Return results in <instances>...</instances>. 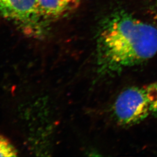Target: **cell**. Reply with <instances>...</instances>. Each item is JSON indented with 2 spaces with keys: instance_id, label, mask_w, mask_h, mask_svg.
Wrapping results in <instances>:
<instances>
[{
  "instance_id": "obj_2",
  "label": "cell",
  "mask_w": 157,
  "mask_h": 157,
  "mask_svg": "<svg viewBox=\"0 0 157 157\" xmlns=\"http://www.w3.org/2000/svg\"><path fill=\"white\" fill-rule=\"evenodd\" d=\"M0 15L27 35L42 34L43 19L37 0H0Z\"/></svg>"
},
{
  "instance_id": "obj_5",
  "label": "cell",
  "mask_w": 157,
  "mask_h": 157,
  "mask_svg": "<svg viewBox=\"0 0 157 157\" xmlns=\"http://www.w3.org/2000/svg\"><path fill=\"white\" fill-rule=\"evenodd\" d=\"M18 151L7 138L0 135V157H16Z\"/></svg>"
},
{
  "instance_id": "obj_6",
  "label": "cell",
  "mask_w": 157,
  "mask_h": 157,
  "mask_svg": "<svg viewBox=\"0 0 157 157\" xmlns=\"http://www.w3.org/2000/svg\"><path fill=\"white\" fill-rule=\"evenodd\" d=\"M145 89L150 100L151 112L157 116V82L145 86Z\"/></svg>"
},
{
  "instance_id": "obj_1",
  "label": "cell",
  "mask_w": 157,
  "mask_h": 157,
  "mask_svg": "<svg viewBox=\"0 0 157 157\" xmlns=\"http://www.w3.org/2000/svg\"><path fill=\"white\" fill-rule=\"evenodd\" d=\"M157 52V28L126 12L104 24L98 39L99 70L116 73L150 59Z\"/></svg>"
},
{
  "instance_id": "obj_3",
  "label": "cell",
  "mask_w": 157,
  "mask_h": 157,
  "mask_svg": "<svg viewBox=\"0 0 157 157\" xmlns=\"http://www.w3.org/2000/svg\"><path fill=\"white\" fill-rule=\"evenodd\" d=\"M151 112L145 87L132 86L119 95L114 105V114L118 123L132 126L141 122Z\"/></svg>"
},
{
  "instance_id": "obj_4",
  "label": "cell",
  "mask_w": 157,
  "mask_h": 157,
  "mask_svg": "<svg viewBox=\"0 0 157 157\" xmlns=\"http://www.w3.org/2000/svg\"><path fill=\"white\" fill-rule=\"evenodd\" d=\"M43 20H55L67 15L79 5L80 0H37Z\"/></svg>"
}]
</instances>
